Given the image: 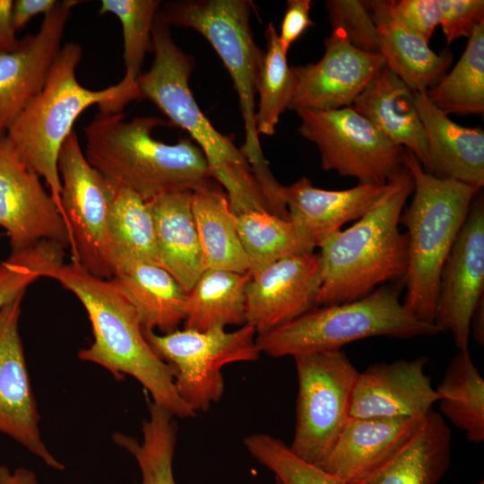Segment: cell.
I'll return each instance as SVG.
<instances>
[{
	"label": "cell",
	"mask_w": 484,
	"mask_h": 484,
	"mask_svg": "<svg viewBox=\"0 0 484 484\" xmlns=\"http://www.w3.org/2000/svg\"><path fill=\"white\" fill-rule=\"evenodd\" d=\"M192 192L167 193L147 201L154 220L157 264L186 292L207 269L192 212Z\"/></svg>",
	"instance_id": "23"
},
{
	"label": "cell",
	"mask_w": 484,
	"mask_h": 484,
	"mask_svg": "<svg viewBox=\"0 0 484 484\" xmlns=\"http://www.w3.org/2000/svg\"><path fill=\"white\" fill-rule=\"evenodd\" d=\"M251 276L206 269L187 292L184 328L206 331L246 324V288Z\"/></svg>",
	"instance_id": "29"
},
{
	"label": "cell",
	"mask_w": 484,
	"mask_h": 484,
	"mask_svg": "<svg viewBox=\"0 0 484 484\" xmlns=\"http://www.w3.org/2000/svg\"><path fill=\"white\" fill-rule=\"evenodd\" d=\"M428 358L378 362L359 372L351 418L425 417L440 395L426 374Z\"/></svg>",
	"instance_id": "19"
},
{
	"label": "cell",
	"mask_w": 484,
	"mask_h": 484,
	"mask_svg": "<svg viewBox=\"0 0 484 484\" xmlns=\"http://www.w3.org/2000/svg\"><path fill=\"white\" fill-rule=\"evenodd\" d=\"M412 192V177L404 166L367 212L318 246L322 272L316 306L353 301L388 282L402 281L407 238L399 225Z\"/></svg>",
	"instance_id": "4"
},
{
	"label": "cell",
	"mask_w": 484,
	"mask_h": 484,
	"mask_svg": "<svg viewBox=\"0 0 484 484\" xmlns=\"http://www.w3.org/2000/svg\"><path fill=\"white\" fill-rule=\"evenodd\" d=\"M266 50L258 71L256 94L259 98L255 110V130L259 135H272L281 115L289 108L294 94L296 79L287 60V52L279 40L272 22L265 30Z\"/></svg>",
	"instance_id": "35"
},
{
	"label": "cell",
	"mask_w": 484,
	"mask_h": 484,
	"mask_svg": "<svg viewBox=\"0 0 484 484\" xmlns=\"http://www.w3.org/2000/svg\"><path fill=\"white\" fill-rule=\"evenodd\" d=\"M25 292L0 314V433L13 439L54 470L65 465L42 439L40 416L30 383L19 323Z\"/></svg>",
	"instance_id": "15"
},
{
	"label": "cell",
	"mask_w": 484,
	"mask_h": 484,
	"mask_svg": "<svg viewBox=\"0 0 484 484\" xmlns=\"http://www.w3.org/2000/svg\"><path fill=\"white\" fill-rule=\"evenodd\" d=\"M143 334L154 352L172 368L178 394L195 413L206 411L221 399L225 366L255 361L261 354L256 332L247 324L231 332L184 328L157 333L143 329Z\"/></svg>",
	"instance_id": "10"
},
{
	"label": "cell",
	"mask_w": 484,
	"mask_h": 484,
	"mask_svg": "<svg viewBox=\"0 0 484 484\" xmlns=\"http://www.w3.org/2000/svg\"><path fill=\"white\" fill-rule=\"evenodd\" d=\"M440 22L447 44L471 36L474 28L484 22L483 0H437Z\"/></svg>",
	"instance_id": "40"
},
{
	"label": "cell",
	"mask_w": 484,
	"mask_h": 484,
	"mask_svg": "<svg viewBox=\"0 0 484 484\" xmlns=\"http://www.w3.org/2000/svg\"><path fill=\"white\" fill-rule=\"evenodd\" d=\"M387 185V184H386ZM386 185L358 184L343 190H326L312 185L307 177L283 186L282 195L289 219L315 246L356 221L380 198Z\"/></svg>",
	"instance_id": "21"
},
{
	"label": "cell",
	"mask_w": 484,
	"mask_h": 484,
	"mask_svg": "<svg viewBox=\"0 0 484 484\" xmlns=\"http://www.w3.org/2000/svg\"><path fill=\"white\" fill-rule=\"evenodd\" d=\"M13 0H0V55L15 50L20 39L13 18Z\"/></svg>",
	"instance_id": "44"
},
{
	"label": "cell",
	"mask_w": 484,
	"mask_h": 484,
	"mask_svg": "<svg viewBox=\"0 0 484 484\" xmlns=\"http://www.w3.org/2000/svg\"><path fill=\"white\" fill-rule=\"evenodd\" d=\"M452 432L430 411L411 439L367 479L350 484H437L451 463Z\"/></svg>",
	"instance_id": "27"
},
{
	"label": "cell",
	"mask_w": 484,
	"mask_h": 484,
	"mask_svg": "<svg viewBox=\"0 0 484 484\" xmlns=\"http://www.w3.org/2000/svg\"><path fill=\"white\" fill-rule=\"evenodd\" d=\"M82 56L79 44L63 45L41 91L5 132L22 160L44 180L62 216L58 156L76 119L93 105H98L101 113L117 114L130 101L140 99L136 80L127 76L101 90L81 85L76 68Z\"/></svg>",
	"instance_id": "5"
},
{
	"label": "cell",
	"mask_w": 484,
	"mask_h": 484,
	"mask_svg": "<svg viewBox=\"0 0 484 484\" xmlns=\"http://www.w3.org/2000/svg\"><path fill=\"white\" fill-rule=\"evenodd\" d=\"M428 152L427 172L481 189L484 185V131L456 124L426 91H414Z\"/></svg>",
	"instance_id": "22"
},
{
	"label": "cell",
	"mask_w": 484,
	"mask_h": 484,
	"mask_svg": "<svg viewBox=\"0 0 484 484\" xmlns=\"http://www.w3.org/2000/svg\"><path fill=\"white\" fill-rule=\"evenodd\" d=\"M160 0H101L99 13H112L123 30L125 76L137 80L146 53L151 50V32Z\"/></svg>",
	"instance_id": "36"
},
{
	"label": "cell",
	"mask_w": 484,
	"mask_h": 484,
	"mask_svg": "<svg viewBox=\"0 0 484 484\" xmlns=\"http://www.w3.org/2000/svg\"><path fill=\"white\" fill-rule=\"evenodd\" d=\"M298 133L315 143L321 167L359 184L386 185L403 169L404 148L385 137L352 107L300 109Z\"/></svg>",
	"instance_id": "12"
},
{
	"label": "cell",
	"mask_w": 484,
	"mask_h": 484,
	"mask_svg": "<svg viewBox=\"0 0 484 484\" xmlns=\"http://www.w3.org/2000/svg\"><path fill=\"white\" fill-rule=\"evenodd\" d=\"M403 165L412 177L413 197L400 220L407 238L402 303L415 318L434 324L442 268L480 189L431 175L407 149Z\"/></svg>",
	"instance_id": "6"
},
{
	"label": "cell",
	"mask_w": 484,
	"mask_h": 484,
	"mask_svg": "<svg viewBox=\"0 0 484 484\" xmlns=\"http://www.w3.org/2000/svg\"><path fill=\"white\" fill-rule=\"evenodd\" d=\"M311 0H288L281 22L279 40L281 48L288 53L291 45L304 33L315 25L310 19Z\"/></svg>",
	"instance_id": "42"
},
{
	"label": "cell",
	"mask_w": 484,
	"mask_h": 484,
	"mask_svg": "<svg viewBox=\"0 0 484 484\" xmlns=\"http://www.w3.org/2000/svg\"><path fill=\"white\" fill-rule=\"evenodd\" d=\"M316 63L292 66L296 86L290 110H331L351 107L356 98L385 65L379 54L352 47L332 32Z\"/></svg>",
	"instance_id": "16"
},
{
	"label": "cell",
	"mask_w": 484,
	"mask_h": 484,
	"mask_svg": "<svg viewBox=\"0 0 484 484\" xmlns=\"http://www.w3.org/2000/svg\"><path fill=\"white\" fill-rule=\"evenodd\" d=\"M192 212L207 269L248 273L226 193L212 183L194 189Z\"/></svg>",
	"instance_id": "28"
},
{
	"label": "cell",
	"mask_w": 484,
	"mask_h": 484,
	"mask_svg": "<svg viewBox=\"0 0 484 484\" xmlns=\"http://www.w3.org/2000/svg\"><path fill=\"white\" fill-rule=\"evenodd\" d=\"M57 165L72 261L97 277L110 279L115 256L108 220L117 184L90 164L74 131L63 143Z\"/></svg>",
	"instance_id": "11"
},
{
	"label": "cell",
	"mask_w": 484,
	"mask_h": 484,
	"mask_svg": "<svg viewBox=\"0 0 484 484\" xmlns=\"http://www.w3.org/2000/svg\"><path fill=\"white\" fill-rule=\"evenodd\" d=\"M1 237H2V233H0V238H1Z\"/></svg>",
	"instance_id": "48"
},
{
	"label": "cell",
	"mask_w": 484,
	"mask_h": 484,
	"mask_svg": "<svg viewBox=\"0 0 484 484\" xmlns=\"http://www.w3.org/2000/svg\"><path fill=\"white\" fill-rule=\"evenodd\" d=\"M475 484H483V480L479 481V482H477V483H475Z\"/></svg>",
	"instance_id": "47"
},
{
	"label": "cell",
	"mask_w": 484,
	"mask_h": 484,
	"mask_svg": "<svg viewBox=\"0 0 484 484\" xmlns=\"http://www.w3.org/2000/svg\"><path fill=\"white\" fill-rule=\"evenodd\" d=\"M425 417H350L320 468L347 484L361 481L411 439Z\"/></svg>",
	"instance_id": "20"
},
{
	"label": "cell",
	"mask_w": 484,
	"mask_h": 484,
	"mask_svg": "<svg viewBox=\"0 0 484 484\" xmlns=\"http://www.w3.org/2000/svg\"><path fill=\"white\" fill-rule=\"evenodd\" d=\"M82 1H58L39 30L20 39L18 48L0 55V136L41 91L61 48L72 9Z\"/></svg>",
	"instance_id": "18"
},
{
	"label": "cell",
	"mask_w": 484,
	"mask_h": 484,
	"mask_svg": "<svg viewBox=\"0 0 484 484\" xmlns=\"http://www.w3.org/2000/svg\"><path fill=\"white\" fill-rule=\"evenodd\" d=\"M162 125L171 124L155 117L125 121L122 113L99 112L84 128V154L104 176L144 201L212 183L205 156L190 137L168 144L152 136Z\"/></svg>",
	"instance_id": "3"
},
{
	"label": "cell",
	"mask_w": 484,
	"mask_h": 484,
	"mask_svg": "<svg viewBox=\"0 0 484 484\" xmlns=\"http://www.w3.org/2000/svg\"><path fill=\"white\" fill-rule=\"evenodd\" d=\"M321 272L319 254L313 252L277 261L251 276L246 324L263 334L316 307Z\"/></svg>",
	"instance_id": "17"
},
{
	"label": "cell",
	"mask_w": 484,
	"mask_h": 484,
	"mask_svg": "<svg viewBox=\"0 0 484 484\" xmlns=\"http://www.w3.org/2000/svg\"><path fill=\"white\" fill-rule=\"evenodd\" d=\"M298 391L292 452L318 467L350 418L359 372L342 350L293 357Z\"/></svg>",
	"instance_id": "9"
},
{
	"label": "cell",
	"mask_w": 484,
	"mask_h": 484,
	"mask_svg": "<svg viewBox=\"0 0 484 484\" xmlns=\"http://www.w3.org/2000/svg\"><path fill=\"white\" fill-rule=\"evenodd\" d=\"M234 221L250 276L277 261L310 254L315 248L290 219L268 212L234 215Z\"/></svg>",
	"instance_id": "31"
},
{
	"label": "cell",
	"mask_w": 484,
	"mask_h": 484,
	"mask_svg": "<svg viewBox=\"0 0 484 484\" xmlns=\"http://www.w3.org/2000/svg\"><path fill=\"white\" fill-rule=\"evenodd\" d=\"M484 298V200L475 195L441 271L434 324L450 332L459 350L468 349L470 321Z\"/></svg>",
	"instance_id": "14"
},
{
	"label": "cell",
	"mask_w": 484,
	"mask_h": 484,
	"mask_svg": "<svg viewBox=\"0 0 484 484\" xmlns=\"http://www.w3.org/2000/svg\"><path fill=\"white\" fill-rule=\"evenodd\" d=\"M65 249L59 243L45 240L24 251L11 253L0 262V314L30 285L44 278L48 270L64 264Z\"/></svg>",
	"instance_id": "38"
},
{
	"label": "cell",
	"mask_w": 484,
	"mask_h": 484,
	"mask_svg": "<svg viewBox=\"0 0 484 484\" xmlns=\"http://www.w3.org/2000/svg\"><path fill=\"white\" fill-rule=\"evenodd\" d=\"M248 453L272 472L275 484H347L298 457L282 440L256 433L244 439Z\"/></svg>",
	"instance_id": "37"
},
{
	"label": "cell",
	"mask_w": 484,
	"mask_h": 484,
	"mask_svg": "<svg viewBox=\"0 0 484 484\" xmlns=\"http://www.w3.org/2000/svg\"><path fill=\"white\" fill-rule=\"evenodd\" d=\"M441 416L471 444L484 441V379L468 349L459 350L436 388Z\"/></svg>",
	"instance_id": "30"
},
{
	"label": "cell",
	"mask_w": 484,
	"mask_h": 484,
	"mask_svg": "<svg viewBox=\"0 0 484 484\" xmlns=\"http://www.w3.org/2000/svg\"><path fill=\"white\" fill-rule=\"evenodd\" d=\"M110 279L137 311L143 329L161 333L179 329L187 292L162 267L143 261L121 262Z\"/></svg>",
	"instance_id": "26"
},
{
	"label": "cell",
	"mask_w": 484,
	"mask_h": 484,
	"mask_svg": "<svg viewBox=\"0 0 484 484\" xmlns=\"http://www.w3.org/2000/svg\"><path fill=\"white\" fill-rule=\"evenodd\" d=\"M477 344L484 345V298L474 308L470 321V336Z\"/></svg>",
	"instance_id": "46"
},
{
	"label": "cell",
	"mask_w": 484,
	"mask_h": 484,
	"mask_svg": "<svg viewBox=\"0 0 484 484\" xmlns=\"http://www.w3.org/2000/svg\"><path fill=\"white\" fill-rule=\"evenodd\" d=\"M44 278L73 293L87 313L93 341L78 352L81 360L116 379L133 377L175 418L196 415L178 394L170 366L148 343L137 311L111 279L97 277L73 261L48 270Z\"/></svg>",
	"instance_id": "1"
},
{
	"label": "cell",
	"mask_w": 484,
	"mask_h": 484,
	"mask_svg": "<svg viewBox=\"0 0 484 484\" xmlns=\"http://www.w3.org/2000/svg\"><path fill=\"white\" fill-rule=\"evenodd\" d=\"M0 484H38L36 473L25 467L11 470L0 464Z\"/></svg>",
	"instance_id": "45"
},
{
	"label": "cell",
	"mask_w": 484,
	"mask_h": 484,
	"mask_svg": "<svg viewBox=\"0 0 484 484\" xmlns=\"http://www.w3.org/2000/svg\"><path fill=\"white\" fill-rule=\"evenodd\" d=\"M388 7L394 18L428 42L440 22L437 0H392Z\"/></svg>",
	"instance_id": "41"
},
{
	"label": "cell",
	"mask_w": 484,
	"mask_h": 484,
	"mask_svg": "<svg viewBox=\"0 0 484 484\" xmlns=\"http://www.w3.org/2000/svg\"><path fill=\"white\" fill-rule=\"evenodd\" d=\"M108 223L114 248V268L125 261L157 264L154 220L147 201L132 190L117 185Z\"/></svg>",
	"instance_id": "34"
},
{
	"label": "cell",
	"mask_w": 484,
	"mask_h": 484,
	"mask_svg": "<svg viewBox=\"0 0 484 484\" xmlns=\"http://www.w3.org/2000/svg\"><path fill=\"white\" fill-rule=\"evenodd\" d=\"M325 7L332 32L359 50L379 54L376 27L367 1L327 0Z\"/></svg>",
	"instance_id": "39"
},
{
	"label": "cell",
	"mask_w": 484,
	"mask_h": 484,
	"mask_svg": "<svg viewBox=\"0 0 484 484\" xmlns=\"http://www.w3.org/2000/svg\"><path fill=\"white\" fill-rule=\"evenodd\" d=\"M56 0H15L13 2L12 18L18 30L27 25L35 16L51 13L57 4Z\"/></svg>",
	"instance_id": "43"
},
{
	"label": "cell",
	"mask_w": 484,
	"mask_h": 484,
	"mask_svg": "<svg viewBox=\"0 0 484 484\" xmlns=\"http://www.w3.org/2000/svg\"><path fill=\"white\" fill-rule=\"evenodd\" d=\"M351 107L390 142L411 151L423 169L428 167L427 138L414 91L385 65Z\"/></svg>",
	"instance_id": "24"
},
{
	"label": "cell",
	"mask_w": 484,
	"mask_h": 484,
	"mask_svg": "<svg viewBox=\"0 0 484 484\" xmlns=\"http://www.w3.org/2000/svg\"><path fill=\"white\" fill-rule=\"evenodd\" d=\"M151 68L137 78L140 99H147L186 130L203 151L212 177L225 189L234 215L268 212L271 207L246 156L231 139L220 134L200 109L189 87L193 56L172 39L169 26L156 16Z\"/></svg>",
	"instance_id": "2"
},
{
	"label": "cell",
	"mask_w": 484,
	"mask_h": 484,
	"mask_svg": "<svg viewBox=\"0 0 484 484\" xmlns=\"http://www.w3.org/2000/svg\"><path fill=\"white\" fill-rule=\"evenodd\" d=\"M426 92L432 103L448 116L483 114L484 22L474 28L452 70Z\"/></svg>",
	"instance_id": "32"
},
{
	"label": "cell",
	"mask_w": 484,
	"mask_h": 484,
	"mask_svg": "<svg viewBox=\"0 0 484 484\" xmlns=\"http://www.w3.org/2000/svg\"><path fill=\"white\" fill-rule=\"evenodd\" d=\"M252 2L246 0H178L162 4L159 18L168 26L190 28L212 46L230 74L239 99L245 127L240 148L267 198L275 197L281 184L265 160L255 130L256 79L264 56L253 38Z\"/></svg>",
	"instance_id": "7"
},
{
	"label": "cell",
	"mask_w": 484,
	"mask_h": 484,
	"mask_svg": "<svg viewBox=\"0 0 484 484\" xmlns=\"http://www.w3.org/2000/svg\"><path fill=\"white\" fill-rule=\"evenodd\" d=\"M375 22L378 52L385 65L412 91H428L446 73L453 55L433 51L422 37L393 16L386 0L367 1Z\"/></svg>",
	"instance_id": "25"
},
{
	"label": "cell",
	"mask_w": 484,
	"mask_h": 484,
	"mask_svg": "<svg viewBox=\"0 0 484 484\" xmlns=\"http://www.w3.org/2000/svg\"><path fill=\"white\" fill-rule=\"evenodd\" d=\"M148 411L149 416L142 425V441L120 432L112 436L113 441L135 459L141 484H176L173 460L177 426L175 417L153 402H149Z\"/></svg>",
	"instance_id": "33"
},
{
	"label": "cell",
	"mask_w": 484,
	"mask_h": 484,
	"mask_svg": "<svg viewBox=\"0 0 484 484\" xmlns=\"http://www.w3.org/2000/svg\"><path fill=\"white\" fill-rule=\"evenodd\" d=\"M401 282L382 285L353 301L316 306L270 332L256 335L260 353L272 358L337 350L362 339H410L440 330L411 315L401 301Z\"/></svg>",
	"instance_id": "8"
},
{
	"label": "cell",
	"mask_w": 484,
	"mask_h": 484,
	"mask_svg": "<svg viewBox=\"0 0 484 484\" xmlns=\"http://www.w3.org/2000/svg\"><path fill=\"white\" fill-rule=\"evenodd\" d=\"M0 227L9 238L11 253L45 240L71 246L68 229L49 191L5 134L0 136Z\"/></svg>",
	"instance_id": "13"
}]
</instances>
